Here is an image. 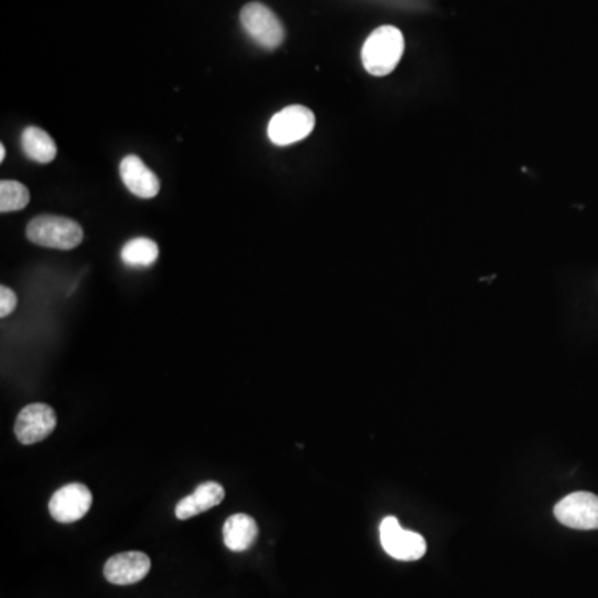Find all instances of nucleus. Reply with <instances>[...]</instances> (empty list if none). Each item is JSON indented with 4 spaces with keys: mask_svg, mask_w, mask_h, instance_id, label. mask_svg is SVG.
<instances>
[{
    "mask_svg": "<svg viewBox=\"0 0 598 598\" xmlns=\"http://www.w3.org/2000/svg\"><path fill=\"white\" fill-rule=\"evenodd\" d=\"M404 54V35L394 25H383L374 30L364 42V69L374 77H384L398 67L399 60Z\"/></svg>",
    "mask_w": 598,
    "mask_h": 598,
    "instance_id": "nucleus-1",
    "label": "nucleus"
},
{
    "mask_svg": "<svg viewBox=\"0 0 598 598\" xmlns=\"http://www.w3.org/2000/svg\"><path fill=\"white\" fill-rule=\"evenodd\" d=\"M25 236L34 245L52 250H74L84 241V230L77 221L64 216H37L30 221Z\"/></svg>",
    "mask_w": 598,
    "mask_h": 598,
    "instance_id": "nucleus-2",
    "label": "nucleus"
},
{
    "mask_svg": "<svg viewBox=\"0 0 598 598\" xmlns=\"http://www.w3.org/2000/svg\"><path fill=\"white\" fill-rule=\"evenodd\" d=\"M241 25L246 30V34L265 49H276L285 40L286 32L281 20L276 17L273 10L258 2L243 7Z\"/></svg>",
    "mask_w": 598,
    "mask_h": 598,
    "instance_id": "nucleus-4",
    "label": "nucleus"
},
{
    "mask_svg": "<svg viewBox=\"0 0 598 598\" xmlns=\"http://www.w3.org/2000/svg\"><path fill=\"white\" fill-rule=\"evenodd\" d=\"M22 150H24L25 157L37 163L54 162L57 157V145H55L54 138L50 137L49 133L39 127H27L22 132Z\"/></svg>",
    "mask_w": 598,
    "mask_h": 598,
    "instance_id": "nucleus-13",
    "label": "nucleus"
},
{
    "mask_svg": "<svg viewBox=\"0 0 598 598\" xmlns=\"http://www.w3.org/2000/svg\"><path fill=\"white\" fill-rule=\"evenodd\" d=\"M379 539L386 554L402 562H412L424 557L427 550L426 540L412 530L402 529L399 520L389 515L379 525Z\"/></svg>",
    "mask_w": 598,
    "mask_h": 598,
    "instance_id": "nucleus-5",
    "label": "nucleus"
},
{
    "mask_svg": "<svg viewBox=\"0 0 598 598\" xmlns=\"http://www.w3.org/2000/svg\"><path fill=\"white\" fill-rule=\"evenodd\" d=\"M120 177L135 197L150 200L160 192V180L137 155H128L120 163Z\"/></svg>",
    "mask_w": 598,
    "mask_h": 598,
    "instance_id": "nucleus-10",
    "label": "nucleus"
},
{
    "mask_svg": "<svg viewBox=\"0 0 598 598\" xmlns=\"http://www.w3.org/2000/svg\"><path fill=\"white\" fill-rule=\"evenodd\" d=\"M29 201V190L22 183L12 180L0 182V213L24 210Z\"/></svg>",
    "mask_w": 598,
    "mask_h": 598,
    "instance_id": "nucleus-15",
    "label": "nucleus"
},
{
    "mask_svg": "<svg viewBox=\"0 0 598 598\" xmlns=\"http://www.w3.org/2000/svg\"><path fill=\"white\" fill-rule=\"evenodd\" d=\"M225 499V487L220 482H203L190 496L183 497L177 504V519L188 520L220 505Z\"/></svg>",
    "mask_w": 598,
    "mask_h": 598,
    "instance_id": "nucleus-11",
    "label": "nucleus"
},
{
    "mask_svg": "<svg viewBox=\"0 0 598 598\" xmlns=\"http://www.w3.org/2000/svg\"><path fill=\"white\" fill-rule=\"evenodd\" d=\"M92 502L94 497L89 487L74 482L55 491L49 502V512L60 524H72L87 515Z\"/></svg>",
    "mask_w": 598,
    "mask_h": 598,
    "instance_id": "nucleus-8",
    "label": "nucleus"
},
{
    "mask_svg": "<svg viewBox=\"0 0 598 598\" xmlns=\"http://www.w3.org/2000/svg\"><path fill=\"white\" fill-rule=\"evenodd\" d=\"M314 125L316 118L308 107L290 105L273 115L268 125V137L278 147H288L308 137Z\"/></svg>",
    "mask_w": 598,
    "mask_h": 598,
    "instance_id": "nucleus-3",
    "label": "nucleus"
},
{
    "mask_svg": "<svg viewBox=\"0 0 598 598\" xmlns=\"http://www.w3.org/2000/svg\"><path fill=\"white\" fill-rule=\"evenodd\" d=\"M555 517L565 527L577 530L598 529V496L592 492H574L555 505Z\"/></svg>",
    "mask_w": 598,
    "mask_h": 598,
    "instance_id": "nucleus-7",
    "label": "nucleus"
},
{
    "mask_svg": "<svg viewBox=\"0 0 598 598\" xmlns=\"http://www.w3.org/2000/svg\"><path fill=\"white\" fill-rule=\"evenodd\" d=\"M152 560L143 552H123L113 555L103 567L105 579L113 585H133L147 577Z\"/></svg>",
    "mask_w": 598,
    "mask_h": 598,
    "instance_id": "nucleus-9",
    "label": "nucleus"
},
{
    "mask_svg": "<svg viewBox=\"0 0 598 598\" xmlns=\"http://www.w3.org/2000/svg\"><path fill=\"white\" fill-rule=\"evenodd\" d=\"M57 427V414L54 407L44 402H34L25 406L15 421V436L20 444H37L52 434Z\"/></svg>",
    "mask_w": 598,
    "mask_h": 598,
    "instance_id": "nucleus-6",
    "label": "nucleus"
},
{
    "mask_svg": "<svg viewBox=\"0 0 598 598\" xmlns=\"http://www.w3.org/2000/svg\"><path fill=\"white\" fill-rule=\"evenodd\" d=\"M5 158V147L4 145H0V162H4Z\"/></svg>",
    "mask_w": 598,
    "mask_h": 598,
    "instance_id": "nucleus-17",
    "label": "nucleus"
},
{
    "mask_svg": "<svg viewBox=\"0 0 598 598\" xmlns=\"http://www.w3.org/2000/svg\"><path fill=\"white\" fill-rule=\"evenodd\" d=\"M260 529L251 515L235 514L226 519L223 525V540L233 552H245L255 544Z\"/></svg>",
    "mask_w": 598,
    "mask_h": 598,
    "instance_id": "nucleus-12",
    "label": "nucleus"
},
{
    "mask_svg": "<svg viewBox=\"0 0 598 598\" xmlns=\"http://www.w3.org/2000/svg\"><path fill=\"white\" fill-rule=\"evenodd\" d=\"M158 258V245L150 238H133L123 246L122 260L133 268L152 266Z\"/></svg>",
    "mask_w": 598,
    "mask_h": 598,
    "instance_id": "nucleus-14",
    "label": "nucleus"
},
{
    "mask_svg": "<svg viewBox=\"0 0 598 598\" xmlns=\"http://www.w3.org/2000/svg\"><path fill=\"white\" fill-rule=\"evenodd\" d=\"M17 308V296L14 291L2 286L0 288V318H7Z\"/></svg>",
    "mask_w": 598,
    "mask_h": 598,
    "instance_id": "nucleus-16",
    "label": "nucleus"
}]
</instances>
